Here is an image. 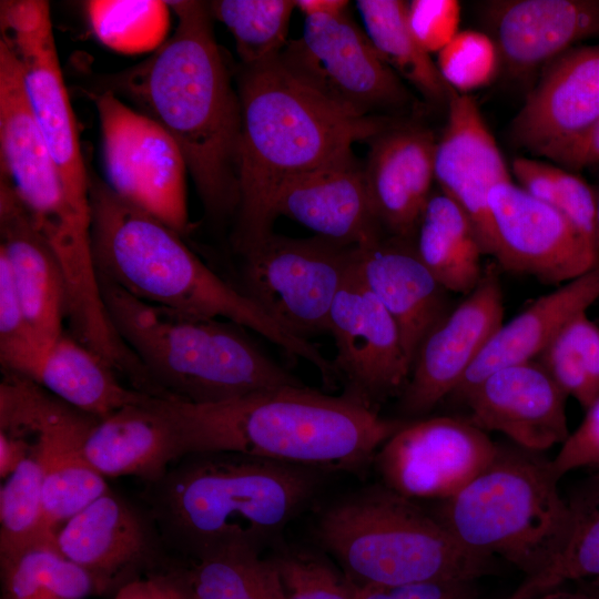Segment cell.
I'll use <instances>...</instances> for the list:
<instances>
[{"instance_id": "obj_27", "label": "cell", "mask_w": 599, "mask_h": 599, "mask_svg": "<svg viewBox=\"0 0 599 599\" xmlns=\"http://www.w3.org/2000/svg\"><path fill=\"white\" fill-rule=\"evenodd\" d=\"M83 451L104 478L136 476L144 483L159 479L184 456L173 416L164 399L153 396L97 418Z\"/></svg>"}, {"instance_id": "obj_25", "label": "cell", "mask_w": 599, "mask_h": 599, "mask_svg": "<svg viewBox=\"0 0 599 599\" xmlns=\"http://www.w3.org/2000/svg\"><path fill=\"white\" fill-rule=\"evenodd\" d=\"M485 16L500 60L515 75L545 67L599 34L598 0L493 1Z\"/></svg>"}, {"instance_id": "obj_3", "label": "cell", "mask_w": 599, "mask_h": 599, "mask_svg": "<svg viewBox=\"0 0 599 599\" xmlns=\"http://www.w3.org/2000/svg\"><path fill=\"white\" fill-rule=\"evenodd\" d=\"M324 471L227 451L185 455L145 483L166 549L193 562L258 554L314 497Z\"/></svg>"}, {"instance_id": "obj_24", "label": "cell", "mask_w": 599, "mask_h": 599, "mask_svg": "<svg viewBox=\"0 0 599 599\" xmlns=\"http://www.w3.org/2000/svg\"><path fill=\"white\" fill-rule=\"evenodd\" d=\"M274 214L347 245L364 246L386 235L373 213L363 166L354 153L285 183L276 194Z\"/></svg>"}, {"instance_id": "obj_51", "label": "cell", "mask_w": 599, "mask_h": 599, "mask_svg": "<svg viewBox=\"0 0 599 599\" xmlns=\"http://www.w3.org/2000/svg\"><path fill=\"white\" fill-rule=\"evenodd\" d=\"M272 566V565H271ZM273 568V567H272ZM243 599H284L282 589L273 569L271 578L256 590L244 597Z\"/></svg>"}, {"instance_id": "obj_2", "label": "cell", "mask_w": 599, "mask_h": 599, "mask_svg": "<svg viewBox=\"0 0 599 599\" xmlns=\"http://www.w3.org/2000/svg\"><path fill=\"white\" fill-rule=\"evenodd\" d=\"M238 205L233 247L243 256L273 233L274 201L288 181L349 153L390 123L357 116L295 78L278 57L237 73Z\"/></svg>"}, {"instance_id": "obj_31", "label": "cell", "mask_w": 599, "mask_h": 599, "mask_svg": "<svg viewBox=\"0 0 599 599\" xmlns=\"http://www.w3.org/2000/svg\"><path fill=\"white\" fill-rule=\"evenodd\" d=\"M414 245L422 262L449 293L467 295L484 274L485 253L474 224L441 191L429 197Z\"/></svg>"}, {"instance_id": "obj_50", "label": "cell", "mask_w": 599, "mask_h": 599, "mask_svg": "<svg viewBox=\"0 0 599 599\" xmlns=\"http://www.w3.org/2000/svg\"><path fill=\"white\" fill-rule=\"evenodd\" d=\"M348 4L347 0H295V8L305 17L341 14L347 11Z\"/></svg>"}, {"instance_id": "obj_29", "label": "cell", "mask_w": 599, "mask_h": 599, "mask_svg": "<svg viewBox=\"0 0 599 599\" xmlns=\"http://www.w3.org/2000/svg\"><path fill=\"white\" fill-rule=\"evenodd\" d=\"M599 298V265L540 296L497 329L457 388L449 396L463 397L491 373L535 361L558 333Z\"/></svg>"}, {"instance_id": "obj_41", "label": "cell", "mask_w": 599, "mask_h": 599, "mask_svg": "<svg viewBox=\"0 0 599 599\" xmlns=\"http://www.w3.org/2000/svg\"><path fill=\"white\" fill-rule=\"evenodd\" d=\"M500 54L493 38L477 30H460L437 53L436 65L447 85L458 93L488 85L497 75Z\"/></svg>"}, {"instance_id": "obj_22", "label": "cell", "mask_w": 599, "mask_h": 599, "mask_svg": "<svg viewBox=\"0 0 599 599\" xmlns=\"http://www.w3.org/2000/svg\"><path fill=\"white\" fill-rule=\"evenodd\" d=\"M436 140L418 124L388 125L363 166L373 213L387 236L414 242L435 181Z\"/></svg>"}, {"instance_id": "obj_33", "label": "cell", "mask_w": 599, "mask_h": 599, "mask_svg": "<svg viewBox=\"0 0 599 599\" xmlns=\"http://www.w3.org/2000/svg\"><path fill=\"white\" fill-rule=\"evenodd\" d=\"M570 534L559 558L537 577L524 579L507 599H521L550 587L599 579V471L579 480L566 496Z\"/></svg>"}, {"instance_id": "obj_28", "label": "cell", "mask_w": 599, "mask_h": 599, "mask_svg": "<svg viewBox=\"0 0 599 599\" xmlns=\"http://www.w3.org/2000/svg\"><path fill=\"white\" fill-rule=\"evenodd\" d=\"M0 253L7 258L30 326L47 347L63 334L67 288L59 261L12 187L0 179Z\"/></svg>"}, {"instance_id": "obj_47", "label": "cell", "mask_w": 599, "mask_h": 599, "mask_svg": "<svg viewBox=\"0 0 599 599\" xmlns=\"http://www.w3.org/2000/svg\"><path fill=\"white\" fill-rule=\"evenodd\" d=\"M564 169L580 170L599 164V118L580 136L546 155Z\"/></svg>"}, {"instance_id": "obj_1", "label": "cell", "mask_w": 599, "mask_h": 599, "mask_svg": "<svg viewBox=\"0 0 599 599\" xmlns=\"http://www.w3.org/2000/svg\"><path fill=\"white\" fill-rule=\"evenodd\" d=\"M172 37L139 64L101 77L93 91L132 101L180 146L209 217H235L240 101L215 40L209 2L167 1Z\"/></svg>"}, {"instance_id": "obj_6", "label": "cell", "mask_w": 599, "mask_h": 599, "mask_svg": "<svg viewBox=\"0 0 599 599\" xmlns=\"http://www.w3.org/2000/svg\"><path fill=\"white\" fill-rule=\"evenodd\" d=\"M99 280L110 319L145 369L153 397L215 404L304 385L244 327L154 305Z\"/></svg>"}, {"instance_id": "obj_5", "label": "cell", "mask_w": 599, "mask_h": 599, "mask_svg": "<svg viewBox=\"0 0 599 599\" xmlns=\"http://www.w3.org/2000/svg\"><path fill=\"white\" fill-rule=\"evenodd\" d=\"M91 245L100 277L136 298L203 318H224L303 358L323 382L333 363L309 341L278 325L240 288L206 266L166 223L89 174Z\"/></svg>"}, {"instance_id": "obj_38", "label": "cell", "mask_w": 599, "mask_h": 599, "mask_svg": "<svg viewBox=\"0 0 599 599\" xmlns=\"http://www.w3.org/2000/svg\"><path fill=\"white\" fill-rule=\"evenodd\" d=\"M512 173L527 193L561 213L591 245L596 236L597 193L579 175L528 158L512 161Z\"/></svg>"}, {"instance_id": "obj_16", "label": "cell", "mask_w": 599, "mask_h": 599, "mask_svg": "<svg viewBox=\"0 0 599 599\" xmlns=\"http://www.w3.org/2000/svg\"><path fill=\"white\" fill-rule=\"evenodd\" d=\"M504 295L494 265L484 268L477 286L422 342L399 409L424 416L457 388L470 365L502 325Z\"/></svg>"}, {"instance_id": "obj_35", "label": "cell", "mask_w": 599, "mask_h": 599, "mask_svg": "<svg viewBox=\"0 0 599 599\" xmlns=\"http://www.w3.org/2000/svg\"><path fill=\"white\" fill-rule=\"evenodd\" d=\"M85 13L95 38L124 54L154 52L165 41L171 8L162 0H90Z\"/></svg>"}, {"instance_id": "obj_49", "label": "cell", "mask_w": 599, "mask_h": 599, "mask_svg": "<svg viewBox=\"0 0 599 599\" xmlns=\"http://www.w3.org/2000/svg\"><path fill=\"white\" fill-rule=\"evenodd\" d=\"M521 599H599V589L586 581L560 583Z\"/></svg>"}, {"instance_id": "obj_23", "label": "cell", "mask_w": 599, "mask_h": 599, "mask_svg": "<svg viewBox=\"0 0 599 599\" xmlns=\"http://www.w3.org/2000/svg\"><path fill=\"white\" fill-rule=\"evenodd\" d=\"M1 41L20 62L30 106L68 197L77 206L90 210L89 173L80 150L51 21Z\"/></svg>"}, {"instance_id": "obj_36", "label": "cell", "mask_w": 599, "mask_h": 599, "mask_svg": "<svg viewBox=\"0 0 599 599\" xmlns=\"http://www.w3.org/2000/svg\"><path fill=\"white\" fill-rule=\"evenodd\" d=\"M212 18L232 33L241 65H253L280 55L295 1L214 0L209 2Z\"/></svg>"}, {"instance_id": "obj_34", "label": "cell", "mask_w": 599, "mask_h": 599, "mask_svg": "<svg viewBox=\"0 0 599 599\" xmlns=\"http://www.w3.org/2000/svg\"><path fill=\"white\" fill-rule=\"evenodd\" d=\"M43 545H55V537L47 526L43 477L32 449L0 489V561Z\"/></svg>"}, {"instance_id": "obj_17", "label": "cell", "mask_w": 599, "mask_h": 599, "mask_svg": "<svg viewBox=\"0 0 599 599\" xmlns=\"http://www.w3.org/2000/svg\"><path fill=\"white\" fill-rule=\"evenodd\" d=\"M0 179L47 233L75 214L89 213L68 197L23 83L20 62L0 41Z\"/></svg>"}, {"instance_id": "obj_7", "label": "cell", "mask_w": 599, "mask_h": 599, "mask_svg": "<svg viewBox=\"0 0 599 599\" xmlns=\"http://www.w3.org/2000/svg\"><path fill=\"white\" fill-rule=\"evenodd\" d=\"M551 459L514 443H497L491 461L434 515L466 549L500 557L539 576L567 544L571 515Z\"/></svg>"}, {"instance_id": "obj_11", "label": "cell", "mask_w": 599, "mask_h": 599, "mask_svg": "<svg viewBox=\"0 0 599 599\" xmlns=\"http://www.w3.org/2000/svg\"><path fill=\"white\" fill-rule=\"evenodd\" d=\"M300 81L357 116H379L409 102L403 80L384 62L348 11L305 17L303 34L278 55Z\"/></svg>"}, {"instance_id": "obj_30", "label": "cell", "mask_w": 599, "mask_h": 599, "mask_svg": "<svg viewBox=\"0 0 599 599\" xmlns=\"http://www.w3.org/2000/svg\"><path fill=\"white\" fill-rule=\"evenodd\" d=\"M116 374L102 356L63 333L43 349L28 378L68 405L101 418L150 396L124 386Z\"/></svg>"}, {"instance_id": "obj_37", "label": "cell", "mask_w": 599, "mask_h": 599, "mask_svg": "<svg viewBox=\"0 0 599 599\" xmlns=\"http://www.w3.org/2000/svg\"><path fill=\"white\" fill-rule=\"evenodd\" d=\"M535 361L583 409L599 398V327L587 312L573 317Z\"/></svg>"}, {"instance_id": "obj_13", "label": "cell", "mask_w": 599, "mask_h": 599, "mask_svg": "<svg viewBox=\"0 0 599 599\" xmlns=\"http://www.w3.org/2000/svg\"><path fill=\"white\" fill-rule=\"evenodd\" d=\"M328 334L335 343L333 365L344 396L378 413L382 404L402 395L412 364L397 324L364 283L358 258L334 300Z\"/></svg>"}, {"instance_id": "obj_4", "label": "cell", "mask_w": 599, "mask_h": 599, "mask_svg": "<svg viewBox=\"0 0 599 599\" xmlns=\"http://www.w3.org/2000/svg\"><path fill=\"white\" fill-rule=\"evenodd\" d=\"M164 403L183 453H238L321 471L365 468L405 420L353 399L287 386L215 404Z\"/></svg>"}, {"instance_id": "obj_21", "label": "cell", "mask_w": 599, "mask_h": 599, "mask_svg": "<svg viewBox=\"0 0 599 599\" xmlns=\"http://www.w3.org/2000/svg\"><path fill=\"white\" fill-rule=\"evenodd\" d=\"M599 118V44L573 47L542 70L515 116L516 144L541 155L570 143Z\"/></svg>"}, {"instance_id": "obj_19", "label": "cell", "mask_w": 599, "mask_h": 599, "mask_svg": "<svg viewBox=\"0 0 599 599\" xmlns=\"http://www.w3.org/2000/svg\"><path fill=\"white\" fill-rule=\"evenodd\" d=\"M568 396L544 367L531 361L498 369L471 388L460 402L479 429L498 432L511 443L544 453L569 437Z\"/></svg>"}, {"instance_id": "obj_53", "label": "cell", "mask_w": 599, "mask_h": 599, "mask_svg": "<svg viewBox=\"0 0 599 599\" xmlns=\"http://www.w3.org/2000/svg\"><path fill=\"white\" fill-rule=\"evenodd\" d=\"M189 581H190V580H189ZM184 599H196L195 596H194V593H193V591H192L191 586H190V589H189V591H187V593H186V596H185Z\"/></svg>"}, {"instance_id": "obj_42", "label": "cell", "mask_w": 599, "mask_h": 599, "mask_svg": "<svg viewBox=\"0 0 599 599\" xmlns=\"http://www.w3.org/2000/svg\"><path fill=\"white\" fill-rule=\"evenodd\" d=\"M55 545H43L0 561L1 599H54L50 565Z\"/></svg>"}, {"instance_id": "obj_18", "label": "cell", "mask_w": 599, "mask_h": 599, "mask_svg": "<svg viewBox=\"0 0 599 599\" xmlns=\"http://www.w3.org/2000/svg\"><path fill=\"white\" fill-rule=\"evenodd\" d=\"M55 545L91 575L99 595L138 578L166 549L148 510L110 488L62 525Z\"/></svg>"}, {"instance_id": "obj_14", "label": "cell", "mask_w": 599, "mask_h": 599, "mask_svg": "<svg viewBox=\"0 0 599 599\" xmlns=\"http://www.w3.org/2000/svg\"><path fill=\"white\" fill-rule=\"evenodd\" d=\"M497 443L466 417L438 416L405 424L377 450L383 485L408 499L444 500L493 459Z\"/></svg>"}, {"instance_id": "obj_45", "label": "cell", "mask_w": 599, "mask_h": 599, "mask_svg": "<svg viewBox=\"0 0 599 599\" xmlns=\"http://www.w3.org/2000/svg\"><path fill=\"white\" fill-rule=\"evenodd\" d=\"M355 599H479L475 580H435L397 586L355 585Z\"/></svg>"}, {"instance_id": "obj_10", "label": "cell", "mask_w": 599, "mask_h": 599, "mask_svg": "<svg viewBox=\"0 0 599 599\" xmlns=\"http://www.w3.org/2000/svg\"><path fill=\"white\" fill-rule=\"evenodd\" d=\"M98 417L57 398L33 380L4 374L0 383V426L33 432V451L43 477L49 531L109 490L105 478L87 460L83 444Z\"/></svg>"}, {"instance_id": "obj_15", "label": "cell", "mask_w": 599, "mask_h": 599, "mask_svg": "<svg viewBox=\"0 0 599 599\" xmlns=\"http://www.w3.org/2000/svg\"><path fill=\"white\" fill-rule=\"evenodd\" d=\"M488 206L494 257L501 268L560 286L599 265V248L561 213L511 180L490 190Z\"/></svg>"}, {"instance_id": "obj_12", "label": "cell", "mask_w": 599, "mask_h": 599, "mask_svg": "<svg viewBox=\"0 0 599 599\" xmlns=\"http://www.w3.org/2000/svg\"><path fill=\"white\" fill-rule=\"evenodd\" d=\"M98 111L104 169L118 195L183 235L189 229L184 155L155 121L106 91H89Z\"/></svg>"}, {"instance_id": "obj_48", "label": "cell", "mask_w": 599, "mask_h": 599, "mask_svg": "<svg viewBox=\"0 0 599 599\" xmlns=\"http://www.w3.org/2000/svg\"><path fill=\"white\" fill-rule=\"evenodd\" d=\"M30 435L0 430V477L7 479L31 455Z\"/></svg>"}, {"instance_id": "obj_9", "label": "cell", "mask_w": 599, "mask_h": 599, "mask_svg": "<svg viewBox=\"0 0 599 599\" xmlns=\"http://www.w3.org/2000/svg\"><path fill=\"white\" fill-rule=\"evenodd\" d=\"M359 246L272 233L245 253L240 290L291 334H328L329 313Z\"/></svg>"}, {"instance_id": "obj_32", "label": "cell", "mask_w": 599, "mask_h": 599, "mask_svg": "<svg viewBox=\"0 0 599 599\" xmlns=\"http://www.w3.org/2000/svg\"><path fill=\"white\" fill-rule=\"evenodd\" d=\"M356 6L365 32L384 62L430 102H448L453 90L415 38L408 22V2L358 0Z\"/></svg>"}, {"instance_id": "obj_46", "label": "cell", "mask_w": 599, "mask_h": 599, "mask_svg": "<svg viewBox=\"0 0 599 599\" xmlns=\"http://www.w3.org/2000/svg\"><path fill=\"white\" fill-rule=\"evenodd\" d=\"M190 589L187 570L155 572L121 586L114 599H184Z\"/></svg>"}, {"instance_id": "obj_43", "label": "cell", "mask_w": 599, "mask_h": 599, "mask_svg": "<svg viewBox=\"0 0 599 599\" xmlns=\"http://www.w3.org/2000/svg\"><path fill=\"white\" fill-rule=\"evenodd\" d=\"M407 11L415 38L429 54L438 53L460 31L461 7L456 0H413Z\"/></svg>"}, {"instance_id": "obj_52", "label": "cell", "mask_w": 599, "mask_h": 599, "mask_svg": "<svg viewBox=\"0 0 599 599\" xmlns=\"http://www.w3.org/2000/svg\"><path fill=\"white\" fill-rule=\"evenodd\" d=\"M596 236L599 245V191L597 193V209H596Z\"/></svg>"}, {"instance_id": "obj_20", "label": "cell", "mask_w": 599, "mask_h": 599, "mask_svg": "<svg viewBox=\"0 0 599 599\" xmlns=\"http://www.w3.org/2000/svg\"><path fill=\"white\" fill-rule=\"evenodd\" d=\"M447 103V122L435 149V181L469 216L485 255L494 256L488 194L511 180L509 170L475 100L453 90Z\"/></svg>"}, {"instance_id": "obj_26", "label": "cell", "mask_w": 599, "mask_h": 599, "mask_svg": "<svg viewBox=\"0 0 599 599\" xmlns=\"http://www.w3.org/2000/svg\"><path fill=\"white\" fill-rule=\"evenodd\" d=\"M364 283L392 315L412 364L428 333L453 308L446 291L422 262L414 242L392 236L359 246Z\"/></svg>"}, {"instance_id": "obj_44", "label": "cell", "mask_w": 599, "mask_h": 599, "mask_svg": "<svg viewBox=\"0 0 599 599\" xmlns=\"http://www.w3.org/2000/svg\"><path fill=\"white\" fill-rule=\"evenodd\" d=\"M551 464L559 479L581 468L599 471V398L586 410L580 425L570 432Z\"/></svg>"}, {"instance_id": "obj_39", "label": "cell", "mask_w": 599, "mask_h": 599, "mask_svg": "<svg viewBox=\"0 0 599 599\" xmlns=\"http://www.w3.org/2000/svg\"><path fill=\"white\" fill-rule=\"evenodd\" d=\"M268 560L284 599H355V585L318 554L284 550Z\"/></svg>"}, {"instance_id": "obj_40", "label": "cell", "mask_w": 599, "mask_h": 599, "mask_svg": "<svg viewBox=\"0 0 599 599\" xmlns=\"http://www.w3.org/2000/svg\"><path fill=\"white\" fill-rule=\"evenodd\" d=\"M44 348L30 326L9 263L0 253V363L2 372L28 378Z\"/></svg>"}, {"instance_id": "obj_8", "label": "cell", "mask_w": 599, "mask_h": 599, "mask_svg": "<svg viewBox=\"0 0 599 599\" xmlns=\"http://www.w3.org/2000/svg\"><path fill=\"white\" fill-rule=\"evenodd\" d=\"M316 536L358 587L478 581L497 572L496 558L466 549L434 514L384 485L331 505Z\"/></svg>"}]
</instances>
